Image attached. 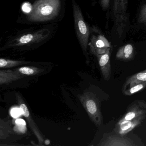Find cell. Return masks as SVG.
Segmentation results:
<instances>
[{
	"label": "cell",
	"instance_id": "cell-1",
	"mask_svg": "<svg viewBox=\"0 0 146 146\" xmlns=\"http://www.w3.org/2000/svg\"><path fill=\"white\" fill-rule=\"evenodd\" d=\"M60 9V0H37L27 19L32 22H44L54 18Z\"/></svg>",
	"mask_w": 146,
	"mask_h": 146
},
{
	"label": "cell",
	"instance_id": "cell-2",
	"mask_svg": "<svg viewBox=\"0 0 146 146\" xmlns=\"http://www.w3.org/2000/svg\"><path fill=\"white\" fill-rule=\"evenodd\" d=\"M79 100L92 122L97 126L102 125L103 117L96 95L90 91H85L80 96Z\"/></svg>",
	"mask_w": 146,
	"mask_h": 146
},
{
	"label": "cell",
	"instance_id": "cell-3",
	"mask_svg": "<svg viewBox=\"0 0 146 146\" xmlns=\"http://www.w3.org/2000/svg\"><path fill=\"white\" fill-rule=\"evenodd\" d=\"M72 3L77 35L84 53L86 57H87V48L90 35L89 28L84 21L82 11L75 0H72Z\"/></svg>",
	"mask_w": 146,
	"mask_h": 146
},
{
	"label": "cell",
	"instance_id": "cell-4",
	"mask_svg": "<svg viewBox=\"0 0 146 146\" xmlns=\"http://www.w3.org/2000/svg\"><path fill=\"white\" fill-rule=\"evenodd\" d=\"M128 0H114L113 13L116 31L119 38L126 28L129 20L127 13Z\"/></svg>",
	"mask_w": 146,
	"mask_h": 146
},
{
	"label": "cell",
	"instance_id": "cell-5",
	"mask_svg": "<svg viewBox=\"0 0 146 146\" xmlns=\"http://www.w3.org/2000/svg\"><path fill=\"white\" fill-rule=\"evenodd\" d=\"M49 35L50 31L47 29L39 30L35 32L24 34L12 40L7 44V48L15 47L38 43L46 39Z\"/></svg>",
	"mask_w": 146,
	"mask_h": 146
},
{
	"label": "cell",
	"instance_id": "cell-6",
	"mask_svg": "<svg viewBox=\"0 0 146 146\" xmlns=\"http://www.w3.org/2000/svg\"><path fill=\"white\" fill-rule=\"evenodd\" d=\"M16 96L21 113L28 121V123L33 133L36 137L39 144L40 145H43V143L45 142L43 135L39 129L37 125L35 123L27 105L22 96L19 94H16Z\"/></svg>",
	"mask_w": 146,
	"mask_h": 146
},
{
	"label": "cell",
	"instance_id": "cell-7",
	"mask_svg": "<svg viewBox=\"0 0 146 146\" xmlns=\"http://www.w3.org/2000/svg\"><path fill=\"white\" fill-rule=\"evenodd\" d=\"M146 114V102L142 100L134 102L127 108L126 113L119 119V122L131 120Z\"/></svg>",
	"mask_w": 146,
	"mask_h": 146
},
{
	"label": "cell",
	"instance_id": "cell-8",
	"mask_svg": "<svg viewBox=\"0 0 146 146\" xmlns=\"http://www.w3.org/2000/svg\"><path fill=\"white\" fill-rule=\"evenodd\" d=\"M91 52L95 55L105 53L111 46L108 40L103 35L92 36L89 44Z\"/></svg>",
	"mask_w": 146,
	"mask_h": 146
},
{
	"label": "cell",
	"instance_id": "cell-9",
	"mask_svg": "<svg viewBox=\"0 0 146 146\" xmlns=\"http://www.w3.org/2000/svg\"><path fill=\"white\" fill-rule=\"evenodd\" d=\"M145 117L146 115L131 120L118 121L116 125L114 131L118 135H124L139 126Z\"/></svg>",
	"mask_w": 146,
	"mask_h": 146
},
{
	"label": "cell",
	"instance_id": "cell-10",
	"mask_svg": "<svg viewBox=\"0 0 146 146\" xmlns=\"http://www.w3.org/2000/svg\"><path fill=\"white\" fill-rule=\"evenodd\" d=\"M111 135L102 139L98 144L100 146H135L137 145L130 138L121 135Z\"/></svg>",
	"mask_w": 146,
	"mask_h": 146
},
{
	"label": "cell",
	"instance_id": "cell-11",
	"mask_svg": "<svg viewBox=\"0 0 146 146\" xmlns=\"http://www.w3.org/2000/svg\"><path fill=\"white\" fill-rule=\"evenodd\" d=\"M96 56L98 59L100 69L104 79L107 81H109L111 78V72L110 60V48H108L105 53L97 54Z\"/></svg>",
	"mask_w": 146,
	"mask_h": 146
},
{
	"label": "cell",
	"instance_id": "cell-12",
	"mask_svg": "<svg viewBox=\"0 0 146 146\" xmlns=\"http://www.w3.org/2000/svg\"><path fill=\"white\" fill-rule=\"evenodd\" d=\"M25 76L17 70H0V84H8L19 80Z\"/></svg>",
	"mask_w": 146,
	"mask_h": 146
},
{
	"label": "cell",
	"instance_id": "cell-13",
	"mask_svg": "<svg viewBox=\"0 0 146 146\" xmlns=\"http://www.w3.org/2000/svg\"><path fill=\"white\" fill-rule=\"evenodd\" d=\"M134 56V50L132 45L127 44L119 48L116 53V58L124 61H130Z\"/></svg>",
	"mask_w": 146,
	"mask_h": 146
},
{
	"label": "cell",
	"instance_id": "cell-14",
	"mask_svg": "<svg viewBox=\"0 0 146 146\" xmlns=\"http://www.w3.org/2000/svg\"><path fill=\"white\" fill-rule=\"evenodd\" d=\"M146 82V70L136 73L128 78L123 86V88L135 84Z\"/></svg>",
	"mask_w": 146,
	"mask_h": 146
},
{
	"label": "cell",
	"instance_id": "cell-15",
	"mask_svg": "<svg viewBox=\"0 0 146 146\" xmlns=\"http://www.w3.org/2000/svg\"><path fill=\"white\" fill-rule=\"evenodd\" d=\"M11 122L10 120L0 119V139L4 140L12 133Z\"/></svg>",
	"mask_w": 146,
	"mask_h": 146
},
{
	"label": "cell",
	"instance_id": "cell-16",
	"mask_svg": "<svg viewBox=\"0 0 146 146\" xmlns=\"http://www.w3.org/2000/svg\"><path fill=\"white\" fill-rule=\"evenodd\" d=\"M146 88V82L135 84L123 89V92L125 96H131L137 92H140Z\"/></svg>",
	"mask_w": 146,
	"mask_h": 146
},
{
	"label": "cell",
	"instance_id": "cell-17",
	"mask_svg": "<svg viewBox=\"0 0 146 146\" xmlns=\"http://www.w3.org/2000/svg\"><path fill=\"white\" fill-rule=\"evenodd\" d=\"M31 63L29 61L23 60H13L8 59H0V67L2 68H9L16 67L23 65H26Z\"/></svg>",
	"mask_w": 146,
	"mask_h": 146
},
{
	"label": "cell",
	"instance_id": "cell-18",
	"mask_svg": "<svg viewBox=\"0 0 146 146\" xmlns=\"http://www.w3.org/2000/svg\"><path fill=\"white\" fill-rule=\"evenodd\" d=\"M17 71L24 76H35L44 71L43 69L35 66H25L16 70Z\"/></svg>",
	"mask_w": 146,
	"mask_h": 146
},
{
	"label": "cell",
	"instance_id": "cell-19",
	"mask_svg": "<svg viewBox=\"0 0 146 146\" xmlns=\"http://www.w3.org/2000/svg\"><path fill=\"white\" fill-rule=\"evenodd\" d=\"M138 22L146 25V4L142 6L138 17Z\"/></svg>",
	"mask_w": 146,
	"mask_h": 146
},
{
	"label": "cell",
	"instance_id": "cell-20",
	"mask_svg": "<svg viewBox=\"0 0 146 146\" xmlns=\"http://www.w3.org/2000/svg\"><path fill=\"white\" fill-rule=\"evenodd\" d=\"M110 0H100L101 5L103 10H106L108 8L110 5Z\"/></svg>",
	"mask_w": 146,
	"mask_h": 146
},
{
	"label": "cell",
	"instance_id": "cell-21",
	"mask_svg": "<svg viewBox=\"0 0 146 146\" xmlns=\"http://www.w3.org/2000/svg\"><path fill=\"white\" fill-rule=\"evenodd\" d=\"M20 113H21V112H20L19 111V109L17 108L13 109L11 112L12 115L14 117H18L19 116Z\"/></svg>",
	"mask_w": 146,
	"mask_h": 146
}]
</instances>
